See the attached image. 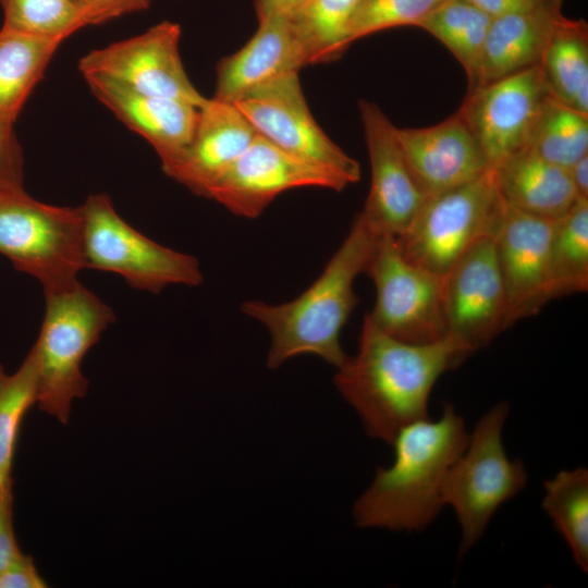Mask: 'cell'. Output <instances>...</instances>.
I'll use <instances>...</instances> for the list:
<instances>
[{
    "mask_svg": "<svg viewBox=\"0 0 588 588\" xmlns=\"http://www.w3.org/2000/svg\"><path fill=\"white\" fill-rule=\"evenodd\" d=\"M308 65L290 17L258 20V28L236 52L217 65L212 98L235 102L256 87Z\"/></svg>",
    "mask_w": 588,
    "mask_h": 588,
    "instance_id": "obj_20",
    "label": "cell"
},
{
    "mask_svg": "<svg viewBox=\"0 0 588 588\" xmlns=\"http://www.w3.org/2000/svg\"><path fill=\"white\" fill-rule=\"evenodd\" d=\"M257 135L282 150L345 176L360 179L358 161L340 148L318 125L306 102L298 72L280 75L232 102Z\"/></svg>",
    "mask_w": 588,
    "mask_h": 588,
    "instance_id": "obj_10",
    "label": "cell"
},
{
    "mask_svg": "<svg viewBox=\"0 0 588 588\" xmlns=\"http://www.w3.org/2000/svg\"><path fill=\"white\" fill-rule=\"evenodd\" d=\"M492 17L538 7L550 0H468Z\"/></svg>",
    "mask_w": 588,
    "mask_h": 588,
    "instance_id": "obj_37",
    "label": "cell"
},
{
    "mask_svg": "<svg viewBox=\"0 0 588 588\" xmlns=\"http://www.w3.org/2000/svg\"><path fill=\"white\" fill-rule=\"evenodd\" d=\"M509 413L506 401L488 409L444 476L441 497L460 525V556L481 538L499 507L527 486L524 463L509 457L503 445L502 431Z\"/></svg>",
    "mask_w": 588,
    "mask_h": 588,
    "instance_id": "obj_5",
    "label": "cell"
},
{
    "mask_svg": "<svg viewBox=\"0 0 588 588\" xmlns=\"http://www.w3.org/2000/svg\"><path fill=\"white\" fill-rule=\"evenodd\" d=\"M87 25L108 22L124 14L146 10L151 0H74Z\"/></svg>",
    "mask_w": 588,
    "mask_h": 588,
    "instance_id": "obj_34",
    "label": "cell"
},
{
    "mask_svg": "<svg viewBox=\"0 0 588 588\" xmlns=\"http://www.w3.org/2000/svg\"><path fill=\"white\" fill-rule=\"evenodd\" d=\"M469 432L452 403L440 416L414 421L392 442L394 460L378 468L370 486L356 500L353 517L363 528L424 531L444 506V476L466 446Z\"/></svg>",
    "mask_w": 588,
    "mask_h": 588,
    "instance_id": "obj_2",
    "label": "cell"
},
{
    "mask_svg": "<svg viewBox=\"0 0 588 588\" xmlns=\"http://www.w3.org/2000/svg\"><path fill=\"white\" fill-rule=\"evenodd\" d=\"M307 0H256L255 9L257 19L269 16L291 17Z\"/></svg>",
    "mask_w": 588,
    "mask_h": 588,
    "instance_id": "obj_38",
    "label": "cell"
},
{
    "mask_svg": "<svg viewBox=\"0 0 588 588\" xmlns=\"http://www.w3.org/2000/svg\"><path fill=\"white\" fill-rule=\"evenodd\" d=\"M404 156L428 197L468 183L492 169L464 117L427 127H397Z\"/></svg>",
    "mask_w": 588,
    "mask_h": 588,
    "instance_id": "obj_17",
    "label": "cell"
},
{
    "mask_svg": "<svg viewBox=\"0 0 588 588\" xmlns=\"http://www.w3.org/2000/svg\"><path fill=\"white\" fill-rule=\"evenodd\" d=\"M181 27L163 21L135 37L91 50L78 63L83 76L98 74L135 91L205 106L180 54Z\"/></svg>",
    "mask_w": 588,
    "mask_h": 588,
    "instance_id": "obj_11",
    "label": "cell"
},
{
    "mask_svg": "<svg viewBox=\"0 0 588 588\" xmlns=\"http://www.w3.org/2000/svg\"><path fill=\"white\" fill-rule=\"evenodd\" d=\"M348 185L342 174L299 159L257 135L205 197L236 216L253 219L286 191L321 187L340 192Z\"/></svg>",
    "mask_w": 588,
    "mask_h": 588,
    "instance_id": "obj_12",
    "label": "cell"
},
{
    "mask_svg": "<svg viewBox=\"0 0 588 588\" xmlns=\"http://www.w3.org/2000/svg\"><path fill=\"white\" fill-rule=\"evenodd\" d=\"M505 209L490 169L429 197L411 229L396 240L407 260L443 277L474 246L495 237Z\"/></svg>",
    "mask_w": 588,
    "mask_h": 588,
    "instance_id": "obj_7",
    "label": "cell"
},
{
    "mask_svg": "<svg viewBox=\"0 0 588 588\" xmlns=\"http://www.w3.org/2000/svg\"><path fill=\"white\" fill-rule=\"evenodd\" d=\"M3 27L60 41L87 26L74 0H0Z\"/></svg>",
    "mask_w": 588,
    "mask_h": 588,
    "instance_id": "obj_31",
    "label": "cell"
},
{
    "mask_svg": "<svg viewBox=\"0 0 588 588\" xmlns=\"http://www.w3.org/2000/svg\"><path fill=\"white\" fill-rule=\"evenodd\" d=\"M380 234L359 212L321 274L299 296L283 304L247 301L243 314L262 323L271 336L267 366L314 354L339 367L347 357L341 331L358 303L356 278L365 273Z\"/></svg>",
    "mask_w": 588,
    "mask_h": 588,
    "instance_id": "obj_3",
    "label": "cell"
},
{
    "mask_svg": "<svg viewBox=\"0 0 588 588\" xmlns=\"http://www.w3.org/2000/svg\"><path fill=\"white\" fill-rule=\"evenodd\" d=\"M256 136V131L234 103L208 99L200 108L189 145L164 173L205 197L208 188L242 156Z\"/></svg>",
    "mask_w": 588,
    "mask_h": 588,
    "instance_id": "obj_19",
    "label": "cell"
},
{
    "mask_svg": "<svg viewBox=\"0 0 588 588\" xmlns=\"http://www.w3.org/2000/svg\"><path fill=\"white\" fill-rule=\"evenodd\" d=\"M21 553L13 528L12 488L0 489V572Z\"/></svg>",
    "mask_w": 588,
    "mask_h": 588,
    "instance_id": "obj_35",
    "label": "cell"
},
{
    "mask_svg": "<svg viewBox=\"0 0 588 588\" xmlns=\"http://www.w3.org/2000/svg\"><path fill=\"white\" fill-rule=\"evenodd\" d=\"M358 106L371 174L360 213L380 235L399 238L411 229L429 197L408 166L397 127L375 102L362 99Z\"/></svg>",
    "mask_w": 588,
    "mask_h": 588,
    "instance_id": "obj_14",
    "label": "cell"
},
{
    "mask_svg": "<svg viewBox=\"0 0 588 588\" xmlns=\"http://www.w3.org/2000/svg\"><path fill=\"white\" fill-rule=\"evenodd\" d=\"M61 42L2 26L0 30V122L14 124Z\"/></svg>",
    "mask_w": 588,
    "mask_h": 588,
    "instance_id": "obj_24",
    "label": "cell"
},
{
    "mask_svg": "<svg viewBox=\"0 0 588 588\" xmlns=\"http://www.w3.org/2000/svg\"><path fill=\"white\" fill-rule=\"evenodd\" d=\"M46 310L33 345L39 409L66 425L72 403L85 396L88 380L82 362L114 322L113 310L78 281L45 292Z\"/></svg>",
    "mask_w": 588,
    "mask_h": 588,
    "instance_id": "obj_4",
    "label": "cell"
},
{
    "mask_svg": "<svg viewBox=\"0 0 588 588\" xmlns=\"http://www.w3.org/2000/svg\"><path fill=\"white\" fill-rule=\"evenodd\" d=\"M0 186H23V154L13 124L0 122Z\"/></svg>",
    "mask_w": 588,
    "mask_h": 588,
    "instance_id": "obj_33",
    "label": "cell"
},
{
    "mask_svg": "<svg viewBox=\"0 0 588 588\" xmlns=\"http://www.w3.org/2000/svg\"><path fill=\"white\" fill-rule=\"evenodd\" d=\"M32 556L21 553L0 572V588H46Z\"/></svg>",
    "mask_w": 588,
    "mask_h": 588,
    "instance_id": "obj_36",
    "label": "cell"
},
{
    "mask_svg": "<svg viewBox=\"0 0 588 588\" xmlns=\"http://www.w3.org/2000/svg\"><path fill=\"white\" fill-rule=\"evenodd\" d=\"M541 507L581 572L588 569V469H561L543 481Z\"/></svg>",
    "mask_w": 588,
    "mask_h": 588,
    "instance_id": "obj_25",
    "label": "cell"
},
{
    "mask_svg": "<svg viewBox=\"0 0 588 588\" xmlns=\"http://www.w3.org/2000/svg\"><path fill=\"white\" fill-rule=\"evenodd\" d=\"M365 273L376 286L367 315L381 331L416 344L446 336L443 277L407 260L394 236H379Z\"/></svg>",
    "mask_w": 588,
    "mask_h": 588,
    "instance_id": "obj_9",
    "label": "cell"
},
{
    "mask_svg": "<svg viewBox=\"0 0 588 588\" xmlns=\"http://www.w3.org/2000/svg\"><path fill=\"white\" fill-rule=\"evenodd\" d=\"M470 354L449 335L422 344L397 340L366 314L357 353L338 367L334 385L357 413L367 436L392 444L404 427L429 417L436 382Z\"/></svg>",
    "mask_w": 588,
    "mask_h": 588,
    "instance_id": "obj_1",
    "label": "cell"
},
{
    "mask_svg": "<svg viewBox=\"0 0 588 588\" xmlns=\"http://www.w3.org/2000/svg\"><path fill=\"white\" fill-rule=\"evenodd\" d=\"M553 222L506 207L494 247L506 301L507 329L550 301L549 245Z\"/></svg>",
    "mask_w": 588,
    "mask_h": 588,
    "instance_id": "obj_16",
    "label": "cell"
},
{
    "mask_svg": "<svg viewBox=\"0 0 588 588\" xmlns=\"http://www.w3.org/2000/svg\"><path fill=\"white\" fill-rule=\"evenodd\" d=\"M85 267L121 275L135 289L159 293L169 285L203 281L196 257L142 234L115 211L109 196L90 195L81 206Z\"/></svg>",
    "mask_w": 588,
    "mask_h": 588,
    "instance_id": "obj_8",
    "label": "cell"
},
{
    "mask_svg": "<svg viewBox=\"0 0 588 588\" xmlns=\"http://www.w3.org/2000/svg\"><path fill=\"white\" fill-rule=\"evenodd\" d=\"M567 171L578 196L588 199V155L578 159Z\"/></svg>",
    "mask_w": 588,
    "mask_h": 588,
    "instance_id": "obj_39",
    "label": "cell"
},
{
    "mask_svg": "<svg viewBox=\"0 0 588 588\" xmlns=\"http://www.w3.org/2000/svg\"><path fill=\"white\" fill-rule=\"evenodd\" d=\"M588 289V199L580 198L553 222L549 245L551 301Z\"/></svg>",
    "mask_w": 588,
    "mask_h": 588,
    "instance_id": "obj_27",
    "label": "cell"
},
{
    "mask_svg": "<svg viewBox=\"0 0 588 588\" xmlns=\"http://www.w3.org/2000/svg\"><path fill=\"white\" fill-rule=\"evenodd\" d=\"M493 171L505 206L529 216L555 221L580 199L568 171L530 149L507 158Z\"/></svg>",
    "mask_w": 588,
    "mask_h": 588,
    "instance_id": "obj_22",
    "label": "cell"
},
{
    "mask_svg": "<svg viewBox=\"0 0 588 588\" xmlns=\"http://www.w3.org/2000/svg\"><path fill=\"white\" fill-rule=\"evenodd\" d=\"M548 95L540 64L468 91L458 111L492 169L529 148Z\"/></svg>",
    "mask_w": 588,
    "mask_h": 588,
    "instance_id": "obj_13",
    "label": "cell"
},
{
    "mask_svg": "<svg viewBox=\"0 0 588 588\" xmlns=\"http://www.w3.org/2000/svg\"><path fill=\"white\" fill-rule=\"evenodd\" d=\"M37 401V365L30 348L13 373L0 365V489L12 488V466L22 420Z\"/></svg>",
    "mask_w": 588,
    "mask_h": 588,
    "instance_id": "obj_30",
    "label": "cell"
},
{
    "mask_svg": "<svg viewBox=\"0 0 588 588\" xmlns=\"http://www.w3.org/2000/svg\"><path fill=\"white\" fill-rule=\"evenodd\" d=\"M360 0H307L290 20L307 64L329 62L350 47V25Z\"/></svg>",
    "mask_w": 588,
    "mask_h": 588,
    "instance_id": "obj_28",
    "label": "cell"
},
{
    "mask_svg": "<svg viewBox=\"0 0 588 588\" xmlns=\"http://www.w3.org/2000/svg\"><path fill=\"white\" fill-rule=\"evenodd\" d=\"M492 16L468 0H444L417 27L444 45L463 66L473 89Z\"/></svg>",
    "mask_w": 588,
    "mask_h": 588,
    "instance_id": "obj_26",
    "label": "cell"
},
{
    "mask_svg": "<svg viewBox=\"0 0 588 588\" xmlns=\"http://www.w3.org/2000/svg\"><path fill=\"white\" fill-rule=\"evenodd\" d=\"M553 99L588 114V24L564 15L556 23L540 61Z\"/></svg>",
    "mask_w": 588,
    "mask_h": 588,
    "instance_id": "obj_23",
    "label": "cell"
},
{
    "mask_svg": "<svg viewBox=\"0 0 588 588\" xmlns=\"http://www.w3.org/2000/svg\"><path fill=\"white\" fill-rule=\"evenodd\" d=\"M563 1L550 0L493 17L473 89L540 64L551 34L563 16Z\"/></svg>",
    "mask_w": 588,
    "mask_h": 588,
    "instance_id": "obj_21",
    "label": "cell"
},
{
    "mask_svg": "<svg viewBox=\"0 0 588 588\" xmlns=\"http://www.w3.org/2000/svg\"><path fill=\"white\" fill-rule=\"evenodd\" d=\"M444 0H360L350 25L351 44L370 34L418 24Z\"/></svg>",
    "mask_w": 588,
    "mask_h": 588,
    "instance_id": "obj_32",
    "label": "cell"
},
{
    "mask_svg": "<svg viewBox=\"0 0 588 588\" xmlns=\"http://www.w3.org/2000/svg\"><path fill=\"white\" fill-rule=\"evenodd\" d=\"M84 77L95 97L151 145L163 171L189 145L200 108L172 98L142 94L102 75Z\"/></svg>",
    "mask_w": 588,
    "mask_h": 588,
    "instance_id": "obj_18",
    "label": "cell"
},
{
    "mask_svg": "<svg viewBox=\"0 0 588 588\" xmlns=\"http://www.w3.org/2000/svg\"><path fill=\"white\" fill-rule=\"evenodd\" d=\"M443 309L446 335L471 353L507 329L494 238L474 246L443 275Z\"/></svg>",
    "mask_w": 588,
    "mask_h": 588,
    "instance_id": "obj_15",
    "label": "cell"
},
{
    "mask_svg": "<svg viewBox=\"0 0 588 588\" xmlns=\"http://www.w3.org/2000/svg\"><path fill=\"white\" fill-rule=\"evenodd\" d=\"M0 254L44 292L75 283L85 269L81 206L41 203L23 186H0Z\"/></svg>",
    "mask_w": 588,
    "mask_h": 588,
    "instance_id": "obj_6",
    "label": "cell"
},
{
    "mask_svg": "<svg viewBox=\"0 0 588 588\" xmlns=\"http://www.w3.org/2000/svg\"><path fill=\"white\" fill-rule=\"evenodd\" d=\"M528 149L567 170L588 155V114L548 95Z\"/></svg>",
    "mask_w": 588,
    "mask_h": 588,
    "instance_id": "obj_29",
    "label": "cell"
}]
</instances>
